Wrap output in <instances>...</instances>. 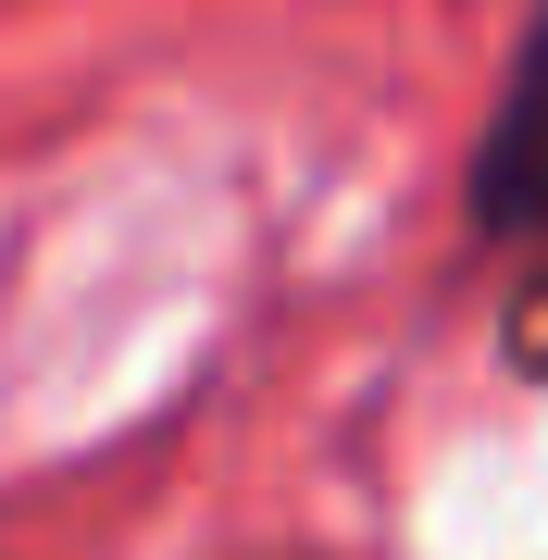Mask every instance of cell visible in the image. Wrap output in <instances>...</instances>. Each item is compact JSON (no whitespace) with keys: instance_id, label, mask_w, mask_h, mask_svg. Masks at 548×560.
<instances>
[{"instance_id":"6da1fadb","label":"cell","mask_w":548,"mask_h":560,"mask_svg":"<svg viewBox=\"0 0 548 560\" xmlns=\"http://www.w3.org/2000/svg\"><path fill=\"white\" fill-rule=\"evenodd\" d=\"M462 212H474V237L548 249V0L524 13V50H511L499 113L474 138V175H462Z\"/></svg>"},{"instance_id":"7a4b0ae2","label":"cell","mask_w":548,"mask_h":560,"mask_svg":"<svg viewBox=\"0 0 548 560\" xmlns=\"http://www.w3.org/2000/svg\"><path fill=\"white\" fill-rule=\"evenodd\" d=\"M511 361H524V374H548V300L524 312V337H511Z\"/></svg>"}]
</instances>
